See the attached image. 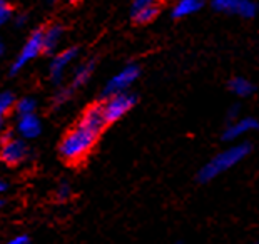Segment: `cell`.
<instances>
[{
	"label": "cell",
	"mask_w": 259,
	"mask_h": 244,
	"mask_svg": "<svg viewBox=\"0 0 259 244\" xmlns=\"http://www.w3.org/2000/svg\"><path fill=\"white\" fill-rule=\"evenodd\" d=\"M106 120H104L101 104H94L91 107L84 110L80 115L79 122L70 129L59 146V154L64 160L70 164H77L84 160L92 147L96 146L99 136L102 134L104 127H106Z\"/></svg>",
	"instance_id": "obj_1"
},
{
	"label": "cell",
	"mask_w": 259,
	"mask_h": 244,
	"mask_svg": "<svg viewBox=\"0 0 259 244\" xmlns=\"http://www.w3.org/2000/svg\"><path fill=\"white\" fill-rule=\"evenodd\" d=\"M251 149L252 146L249 142H239V144H233L231 147L224 149L219 154H216L209 162H206L201 168L199 177L201 182H209L212 179H216L218 176H221L224 173H228L234 168V166H238L241 160H244L247 156L251 154Z\"/></svg>",
	"instance_id": "obj_2"
},
{
	"label": "cell",
	"mask_w": 259,
	"mask_h": 244,
	"mask_svg": "<svg viewBox=\"0 0 259 244\" xmlns=\"http://www.w3.org/2000/svg\"><path fill=\"white\" fill-rule=\"evenodd\" d=\"M136 102H137V97L134 94H129V92L115 94V96L106 97V101L101 104L106 124H112V122H117L119 119H122L124 115L134 107Z\"/></svg>",
	"instance_id": "obj_3"
},
{
	"label": "cell",
	"mask_w": 259,
	"mask_h": 244,
	"mask_svg": "<svg viewBox=\"0 0 259 244\" xmlns=\"http://www.w3.org/2000/svg\"><path fill=\"white\" fill-rule=\"evenodd\" d=\"M29 157V147L24 139L5 134L0 141V160L7 166H19Z\"/></svg>",
	"instance_id": "obj_4"
},
{
	"label": "cell",
	"mask_w": 259,
	"mask_h": 244,
	"mask_svg": "<svg viewBox=\"0 0 259 244\" xmlns=\"http://www.w3.org/2000/svg\"><path fill=\"white\" fill-rule=\"evenodd\" d=\"M139 74H141V69L137 67V65H134V64L125 65L122 70L117 72V74H115L112 79L107 82L106 87H104L102 96L104 97H111V96H115V94L127 92L129 87L137 80Z\"/></svg>",
	"instance_id": "obj_5"
},
{
	"label": "cell",
	"mask_w": 259,
	"mask_h": 244,
	"mask_svg": "<svg viewBox=\"0 0 259 244\" xmlns=\"http://www.w3.org/2000/svg\"><path fill=\"white\" fill-rule=\"evenodd\" d=\"M42 30L44 29H37L32 32V35L27 38V42L22 47L20 54L17 55L15 62L12 64V69H10V74H17L19 70H22L27 64L32 62L34 59H37L38 55L42 54Z\"/></svg>",
	"instance_id": "obj_6"
},
{
	"label": "cell",
	"mask_w": 259,
	"mask_h": 244,
	"mask_svg": "<svg viewBox=\"0 0 259 244\" xmlns=\"http://www.w3.org/2000/svg\"><path fill=\"white\" fill-rule=\"evenodd\" d=\"M212 7L219 12L236 14L244 19H252L256 15V4L251 0H212Z\"/></svg>",
	"instance_id": "obj_7"
},
{
	"label": "cell",
	"mask_w": 259,
	"mask_h": 244,
	"mask_svg": "<svg viewBox=\"0 0 259 244\" xmlns=\"http://www.w3.org/2000/svg\"><path fill=\"white\" fill-rule=\"evenodd\" d=\"M257 129V120L254 117H242L229 122L228 127L223 132L224 141H238L242 136L249 134V132Z\"/></svg>",
	"instance_id": "obj_8"
},
{
	"label": "cell",
	"mask_w": 259,
	"mask_h": 244,
	"mask_svg": "<svg viewBox=\"0 0 259 244\" xmlns=\"http://www.w3.org/2000/svg\"><path fill=\"white\" fill-rule=\"evenodd\" d=\"M77 54H79V51H77L75 47H72V49H65V51L54 55V59L51 60V65H49L51 79L54 82H60V79L64 77L65 69H67L70 62L77 57Z\"/></svg>",
	"instance_id": "obj_9"
},
{
	"label": "cell",
	"mask_w": 259,
	"mask_h": 244,
	"mask_svg": "<svg viewBox=\"0 0 259 244\" xmlns=\"http://www.w3.org/2000/svg\"><path fill=\"white\" fill-rule=\"evenodd\" d=\"M42 132V124L40 119L35 114L29 115H19L17 120V134L20 139H35L40 136Z\"/></svg>",
	"instance_id": "obj_10"
},
{
	"label": "cell",
	"mask_w": 259,
	"mask_h": 244,
	"mask_svg": "<svg viewBox=\"0 0 259 244\" xmlns=\"http://www.w3.org/2000/svg\"><path fill=\"white\" fill-rule=\"evenodd\" d=\"M64 29L60 25H51L42 30V54H54L62 40Z\"/></svg>",
	"instance_id": "obj_11"
},
{
	"label": "cell",
	"mask_w": 259,
	"mask_h": 244,
	"mask_svg": "<svg viewBox=\"0 0 259 244\" xmlns=\"http://www.w3.org/2000/svg\"><path fill=\"white\" fill-rule=\"evenodd\" d=\"M159 4H152V5H146V7H139V9H131V15L132 20L136 24H149L159 15Z\"/></svg>",
	"instance_id": "obj_12"
},
{
	"label": "cell",
	"mask_w": 259,
	"mask_h": 244,
	"mask_svg": "<svg viewBox=\"0 0 259 244\" xmlns=\"http://www.w3.org/2000/svg\"><path fill=\"white\" fill-rule=\"evenodd\" d=\"M202 5H204V0H179V2L176 4V7L172 9V15L176 19L187 17V15L201 10Z\"/></svg>",
	"instance_id": "obj_13"
},
{
	"label": "cell",
	"mask_w": 259,
	"mask_h": 244,
	"mask_svg": "<svg viewBox=\"0 0 259 244\" xmlns=\"http://www.w3.org/2000/svg\"><path fill=\"white\" fill-rule=\"evenodd\" d=\"M94 69H96V62H94V60H89V62H85V64H80L79 67L75 69V72H74L70 89L74 91V89H79L80 86H84L85 82L91 79Z\"/></svg>",
	"instance_id": "obj_14"
},
{
	"label": "cell",
	"mask_w": 259,
	"mask_h": 244,
	"mask_svg": "<svg viewBox=\"0 0 259 244\" xmlns=\"http://www.w3.org/2000/svg\"><path fill=\"white\" fill-rule=\"evenodd\" d=\"M229 89H231V92L236 94V96H239V97H249L251 94L254 92V86H252V82L244 79V77H234V79H231Z\"/></svg>",
	"instance_id": "obj_15"
},
{
	"label": "cell",
	"mask_w": 259,
	"mask_h": 244,
	"mask_svg": "<svg viewBox=\"0 0 259 244\" xmlns=\"http://www.w3.org/2000/svg\"><path fill=\"white\" fill-rule=\"evenodd\" d=\"M35 107H37V104L32 97H22L20 101H15V105H14V109L17 110L19 115L35 114Z\"/></svg>",
	"instance_id": "obj_16"
},
{
	"label": "cell",
	"mask_w": 259,
	"mask_h": 244,
	"mask_svg": "<svg viewBox=\"0 0 259 244\" xmlns=\"http://www.w3.org/2000/svg\"><path fill=\"white\" fill-rule=\"evenodd\" d=\"M15 101L17 99L14 97L12 92H0V117H5L14 109Z\"/></svg>",
	"instance_id": "obj_17"
},
{
	"label": "cell",
	"mask_w": 259,
	"mask_h": 244,
	"mask_svg": "<svg viewBox=\"0 0 259 244\" xmlns=\"http://www.w3.org/2000/svg\"><path fill=\"white\" fill-rule=\"evenodd\" d=\"M56 196L59 201H67V199L72 197V187H70L69 182H60L56 191Z\"/></svg>",
	"instance_id": "obj_18"
},
{
	"label": "cell",
	"mask_w": 259,
	"mask_h": 244,
	"mask_svg": "<svg viewBox=\"0 0 259 244\" xmlns=\"http://www.w3.org/2000/svg\"><path fill=\"white\" fill-rule=\"evenodd\" d=\"M10 17H12V5L5 0H0V27L10 20Z\"/></svg>",
	"instance_id": "obj_19"
},
{
	"label": "cell",
	"mask_w": 259,
	"mask_h": 244,
	"mask_svg": "<svg viewBox=\"0 0 259 244\" xmlns=\"http://www.w3.org/2000/svg\"><path fill=\"white\" fill-rule=\"evenodd\" d=\"M72 89L67 87V89H59V92L56 94V97H54V104L56 105H62L65 104L70 99V96H72Z\"/></svg>",
	"instance_id": "obj_20"
},
{
	"label": "cell",
	"mask_w": 259,
	"mask_h": 244,
	"mask_svg": "<svg viewBox=\"0 0 259 244\" xmlns=\"http://www.w3.org/2000/svg\"><path fill=\"white\" fill-rule=\"evenodd\" d=\"M4 244H32V242H30V237L27 234H19V236L12 237V239H9Z\"/></svg>",
	"instance_id": "obj_21"
},
{
	"label": "cell",
	"mask_w": 259,
	"mask_h": 244,
	"mask_svg": "<svg viewBox=\"0 0 259 244\" xmlns=\"http://www.w3.org/2000/svg\"><path fill=\"white\" fill-rule=\"evenodd\" d=\"M5 191H7V182L0 179V196H2V194H4Z\"/></svg>",
	"instance_id": "obj_22"
},
{
	"label": "cell",
	"mask_w": 259,
	"mask_h": 244,
	"mask_svg": "<svg viewBox=\"0 0 259 244\" xmlns=\"http://www.w3.org/2000/svg\"><path fill=\"white\" fill-rule=\"evenodd\" d=\"M4 129V117H0V132Z\"/></svg>",
	"instance_id": "obj_23"
},
{
	"label": "cell",
	"mask_w": 259,
	"mask_h": 244,
	"mask_svg": "<svg viewBox=\"0 0 259 244\" xmlns=\"http://www.w3.org/2000/svg\"><path fill=\"white\" fill-rule=\"evenodd\" d=\"M4 206H5V202L2 201V199H0V211H2V209H4Z\"/></svg>",
	"instance_id": "obj_24"
},
{
	"label": "cell",
	"mask_w": 259,
	"mask_h": 244,
	"mask_svg": "<svg viewBox=\"0 0 259 244\" xmlns=\"http://www.w3.org/2000/svg\"><path fill=\"white\" fill-rule=\"evenodd\" d=\"M2 52H4V46H2V42H0V55H2Z\"/></svg>",
	"instance_id": "obj_25"
},
{
	"label": "cell",
	"mask_w": 259,
	"mask_h": 244,
	"mask_svg": "<svg viewBox=\"0 0 259 244\" xmlns=\"http://www.w3.org/2000/svg\"><path fill=\"white\" fill-rule=\"evenodd\" d=\"M252 244H257V242H252Z\"/></svg>",
	"instance_id": "obj_26"
}]
</instances>
